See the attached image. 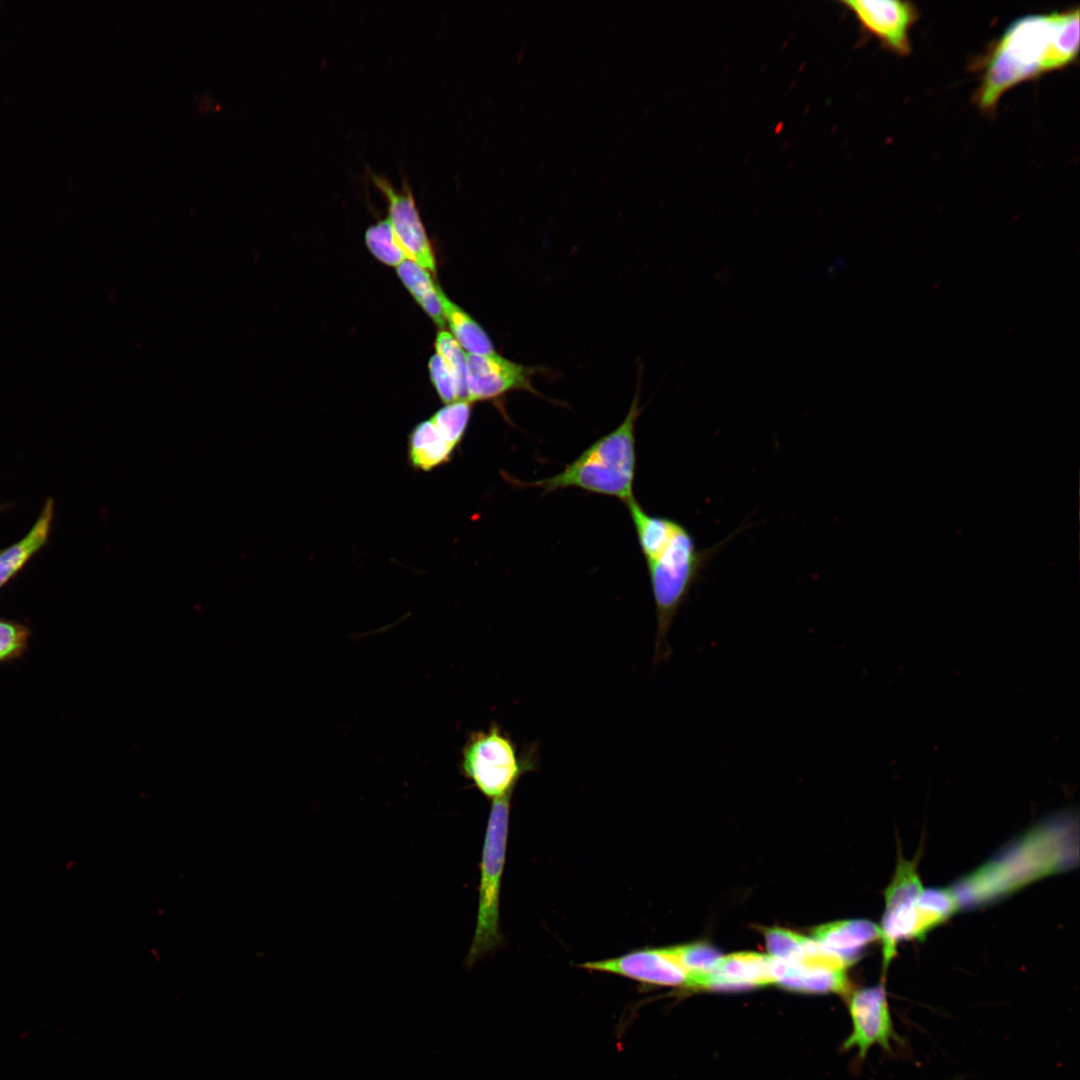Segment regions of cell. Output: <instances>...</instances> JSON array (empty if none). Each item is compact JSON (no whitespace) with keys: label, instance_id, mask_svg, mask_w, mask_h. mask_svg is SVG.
Here are the masks:
<instances>
[{"label":"cell","instance_id":"1","mask_svg":"<svg viewBox=\"0 0 1080 1080\" xmlns=\"http://www.w3.org/2000/svg\"><path fill=\"white\" fill-rule=\"evenodd\" d=\"M640 413L637 392L620 425L596 440L561 472L532 482H512L522 487L542 489L544 493L578 488L588 493L617 498L627 505L635 499V427Z\"/></svg>","mask_w":1080,"mask_h":1080},{"label":"cell","instance_id":"2","mask_svg":"<svg viewBox=\"0 0 1080 1080\" xmlns=\"http://www.w3.org/2000/svg\"><path fill=\"white\" fill-rule=\"evenodd\" d=\"M720 546L699 549L691 532L677 521L668 536L643 555L656 611L655 661L667 657V636L674 618Z\"/></svg>","mask_w":1080,"mask_h":1080},{"label":"cell","instance_id":"3","mask_svg":"<svg viewBox=\"0 0 1080 1080\" xmlns=\"http://www.w3.org/2000/svg\"><path fill=\"white\" fill-rule=\"evenodd\" d=\"M1056 15L1021 17L1006 29L987 59L976 93L982 110L991 111L1009 88L1046 72Z\"/></svg>","mask_w":1080,"mask_h":1080},{"label":"cell","instance_id":"4","mask_svg":"<svg viewBox=\"0 0 1080 1080\" xmlns=\"http://www.w3.org/2000/svg\"><path fill=\"white\" fill-rule=\"evenodd\" d=\"M885 899V911L879 927L884 969L895 956L900 940L924 937L959 906L956 895L949 889L925 890L915 865L905 859H899Z\"/></svg>","mask_w":1080,"mask_h":1080},{"label":"cell","instance_id":"5","mask_svg":"<svg viewBox=\"0 0 1080 1080\" xmlns=\"http://www.w3.org/2000/svg\"><path fill=\"white\" fill-rule=\"evenodd\" d=\"M537 763L535 745L520 751L511 736L493 722L487 730L468 736L460 768L485 797L496 800L513 793L521 777L535 770Z\"/></svg>","mask_w":1080,"mask_h":1080},{"label":"cell","instance_id":"6","mask_svg":"<svg viewBox=\"0 0 1080 1080\" xmlns=\"http://www.w3.org/2000/svg\"><path fill=\"white\" fill-rule=\"evenodd\" d=\"M510 793L493 800L480 863L479 902L473 939L465 962L473 965L499 944V898L508 839Z\"/></svg>","mask_w":1080,"mask_h":1080},{"label":"cell","instance_id":"7","mask_svg":"<svg viewBox=\"0 0 1080 1080\" xmlns=\"http://www.w3.org/2000/svg\"><path fill=\"white\" fill-rule=\"evenodd\" d=\"M586 970L616 974L642 984L692 988V978L673 946L646 947L618 957L580 964Z\"/></svg>","mask_w":1080,"mask_h":1080},{"label":"cell","instance_id":"8","mask_svg":"<svg viewBox=\"0 0 1080 1080\" xmlns=\"http://www.w3.org/2000/svg\"><path fill=\"white\" fill-rule=\"evenodd\" d=\"M848 1010L852 1031L844 1046L857 1048L859 1057L864 1058L875 1045L890 1052L892 1043L901 1041L894 1029L883 983L854 992Z\"/></svg>","mask_w":1080,"mask_h":1080},{"label":"cell","instance_id":"9","mask_svg":"<svg viewBox=\"0 0 1080 1080\" xmlns=\"http://www.w3.org/2000/svg\"><path fill=\"white\" fill-rule=\"evenodd\" d=\"M467 356V401H496L513 391L524 390L540 396L532 385L537 367L525 366L492 355Z\"/></svg>","mask_w":1080,"mask_h":1080},{"label":"cell","instance_id":"10","mask_svg":"<svg viewBox=\"0 0 1080 1080\" xmlns=\"http://www.w3.org/2000/svg\"><path fill=\"white\" fill-rule=\"evenodd\" d=\"M375 185L388 202V217L394 235L407 259L429 272H436V260L432 245L421 221L414 196L407 183L401 191L395 189L384 177L371 175Z\"/></svg>","mask_w":1080,"mask_h":1080},{"label":"cell","instance_id":"11","mask_svg":"<svg viewBox=\"0 0 1080 1080\" xmlns=\"http://www.w3.org/2000/svg\"><path fill=\"white\" fill-rule=\"evenodd\" d=\"M849 965L838 954L820 946L795 962L773 958V974L775 984L790 990L841 993L848 988L846 971Z\"/></svg>","mask_w":1080,"mask_h":1080},{"label":"cell","instance_id":"12","mask_svg":"<svg viewBox=\"0 0 1080 1080\" xmlns=\"http://www.w3.org/2000/svg\"><path fill=\"white\" fill-rule=\"evenodd\" d=\"M865 31L888 49L905 55L910 52L909 31L917 18L910 2L898 0H845Z\"/></svg>","mask_w":1080,"mask_h":1080},{"label":"cell","instance_id":"13","mask_svg":"<svg viewBox=\"0 0 1080 1080\" xmlns=\"http://www.w3.org/2000/svg\"><path fill=\"white\" fill-rule=\"evenodd\" d=\"M775 984L773 958L755 952L721 956L703 989L738 990Z\"/></svg>","mask_w":1080,"mask_h":1080},{"label":"cell","instance_id":"14","mask_svg":"<svg viewBox=\"0 0 1080 1080\" xmlns=\"http://www.w3.org/2000/svg\"><path fill=\"white\" fill-rule=\"evenodd\" d=\"M813 939L851 964L864 946L879 939V927L867 920L837 921L817 927Z\"/></svg>","mask_w":1080,"mask_h":1080},{"label":"cell","instance_id":"15","mask_svg":"<svg viewBox=\"0 0 1080 1080\" xmlns=\"http://www.w3.org/2000/svg\"><path fill=\"white\" fill-rule=\"evenodd\" d=\"M454 451L430 418L416 424L408 436V459L417 470L428 472L448 463Z\"/></svg>","mask_w":1080,"mask_h":1080},{"label":"cell","instance_id":"16","mask_svg":"<svg viewBox=\"0 0 1080 1080\" xmlns=\"http://www.w3.org/2000/svg\"><path fill=\"white\" fill-rule=\"evenodd\" d=\"M438 294L444 319L452 332L453 338L463 350L475 355H492L497 353L494 345L484 329L464 310L453 303L443 292L438 284Z\"/></svg>","mask_w":1080,"mask_h":1080},{"label":"cell","instance_id":"17","mask_svg":"<svg viewBox=\"0 0 1080 1080\" xmlns=\"http://www.w3.org/2000/svg\"><path fill=\"white\" fill-rule=\"evenodd\" d=\"M396 271L416 302L436 325L444 328L445 319L438 294V283L433 281L430 272L409 259L399 264Z\"/></svg>","mask_w":1080,"mask_h":1080},{"label":"cell","instance_id":"18","mask_svg":"<svg viewBox=\"0 0 1080 1080\" xmlns=\"http://www.w3.org/2000/svg\"><path fill=\"white\" fill-rule=\"evenodd\" d=\"M51 518L52 503L49 502L26 537L0 554V586L45 543Z\"/></svg>","mask_w":1080,"mask_h":1080},{"label":"cell","instance_id":"19","mask_svg":"<svg viewBox=\"0 0 1080 1080\" xmlns=\"http://www.w3.org/2000/svg\"><path fill=\"white\" fill-rule=\"evenodd\" d=\"M1079 48V9L1057 13L1045 71L1049 72L1070 64Z\"/></svg>","mask_w":1080,"mask_h":1080},{"label":"cell","instance_id":"20","mask_svg":"<svg viewBox=\"0 0 1080 1080\" xmlns=\"http://www.w3.org/2000/svg\"><path fill=\"white\" fill-rule=\"evenodd\" d=\"M471 404L466 400H457L446 404L430 417L440 435L454 449L466 433L471 418Z\"/></svg>","mask_w":1080,"mask_h":1080},{"label":"cell","instance_id":"21","mask_svg":"<svg viewBox=\"0 0 1080 1080\" xmlns=\"http://www.w3.org/2000/svg\"><path fill=\"white\" fill-rule=\"evenodd\" d=\"M675 953L692 978V988L703 989L705 978L713 971L722 955L704 943L673 946Z\"/></svg>","mask_w":1080,"mask_h":1080},{"label":"cell","instance_id":"22","mask_svg":"<svg viewBox=\"0 0 1080 1080\" xmlns=\"http://www.w3.org/2000/svg\"><path fill=\"white\" fill-rule=\"evenodd\" d=\"M365 242L370 252L386 265L397 267L407 259L387 218L367 229Z\"/></svg>","mask_w":1080,"mask_h":1080},{"label":"cell","instance_id":"23","mask_svg":"<svg viewBox=\"0 0 1080 1080\" xmlns=\"http://www.w3.org/2000/svg\"><path fill=\"white\" fill-rule=\"evenodd\" d=\"M436 354L453 372L458 385V399L467 401V356L451 333L441 330L435 339Z\"/></svg>","mask_w":1080,"mask_h":1080},{"label":"cell","instance_id":"24","mask_svg":"<svg viewBox=\"0 0 1080 1080\" xmlns=\"http://www.w3.org/2000/svg\"><path fill=\"white\" fill-rule=\"evenodd\" d=\"M769 955L782 961H792L802 953L807 937L782 928H767L764 931Z\"/></svg>","mask_w":1080,"mask_h":1080},{"label":"cell","instance_id":"25","mask_svg":"<svg viewBox=\"0 0 1080 1080\" xmlns=\"http://www.w3.org/2000/svg\"><path fill=\"white\" fill-rule=\"evenodd\" d=\"M428 367L431 381L441 400L446 404L459 400L457 381L443 358L434 354Z\"/></svg>","mask_w":1080,"mask_h":1080},{"label":"cell","instance_id":"26","mask_svg":"<svg viewBox=\"0 0 1080 1080\" xmlns=\"http://www.w3.org/2000/svg\"><path fill=\"white\" fill-rule=\"evenodd\" d=\"M25 633L18 627L0 622V659L14 654L21 646Z\"/></svg>","mask_w":1080,"mask_h":1080}]
</instances>
